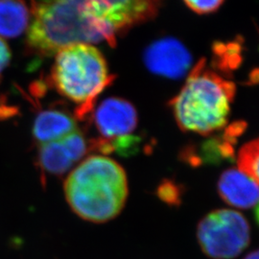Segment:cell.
Returning a JSON list of instances; mask_svg holds the SVG:
<instances>
[{
	"instance_id": "cell-1",
	"label": "cell",
	"mask_w": 259,
	"mask_h": 259,
	"mask_svg": "<svg viewBox=\"0 0 259 259\" xmlns=\"http://www.w3.org/2000/svg\"><path fill=\"white\" fill-rule=\"evenodd\" d=\"M65 194L71 209L83 220L109 222L119 215L127 202L126 172L111 157L90 156L65 180Z\"/></svg>"
},
{
	"instance_id": "cell-2",
	"label": "cell",
	"mask_w": 259,
	"mask_h": 259,
	"mask_svg": "<svg viewBox=\"0 0 259 259\" xmlns=\"http://www.w3.org/2000/svg\"><path fill=\"white\" fill-rule=\"evenodd\" d=\"M113 45L115 37L83 13L80 0H58L33 7L26 44L35 55H56L66 47L101 41Z\"/></svg>"
},
{
	"instance_id": "cell-3",
	"label": "cell",
	"mask_w": 259,
	"mask_h": 259,
	"mask_svg": "<svg viewBox=\"0 0 259 259\" xmlns=\"http://www.w3.org/2000/svg\"><path fill=\"white\" fill-rule=\"evenodd\" d=\"M235 84L199 64L171 102L175 119L185 132L202 136L223 129L228 123Z\"/></svg>"
},
{
	"instance_id": "cell-4",
	"label": "cell",
	"mask_w": 259,
	"mask_h": 259,
	"mask_svg": "<svg viewBox=\"0 0 259 259\" xmlns=\"http://www.w3.org/2000/svg\"><path fill=\"white\" fill-rule=\"evenodd\" d=\"M111 79L105 57L93 45H75L56 54L52 83L61 95L80 105L79 118L91 112L96 96Z\"/></svg>"
},
{
	"instance_id": "cell-5",
	"label": "cell",
	"mask_w": 259,
	"mask_h": 259,
	"mask_svg": "<svg viewBox=\"0 0 259 259\" xmlns=\"http://www.w3.org/2000/svg\"><path fill=\"white\" fill-rule=\"evenodd\" d=\"M197 237L201 249L208 257L232 259L249 246L250 225L241 213L217 209L200 221Z\"/></svg>"
},
{
	"instance_id": "cell-6",
	"label": "cell",
	"mask_w": 259,
	"mask_h": 259,
	"mask_svg": "<svg viewBox=\"0 0 259 259\" xmlns=\"http://www.w3.org/2000/svg\"><path fill=\"white\" fill-rule=\"evenodd\" d=\"M162 0H80L83 13L111 36L157 15Z\"/></svg>"
},
{
	"instance_id": "cell-7",
	"label": "cell",
	"mask_w": 259,
	"mask_h": 259,
	"mask_svg": "<svg viewBox=\"0 0 259 259\" xmlns=\"http://www.w3.org/2000/svg\"><path fill=\"white\" fill-rule=\"evenodd\" d=\"M93 121L100 139L111 143L131 137L138 127V112L127 100L111 97L97 107Z\"/></svg>"
},
{
	"instance_id": "cell-8",
	"label": "cell",
	"mask_w": 259,
	"mask_h": 259,
	"mask_svg": "<svg viewBox=\"0 0 259 259\" xmlns=\"http://www.w3.org/2000/svg\"><path fill=\"white\" fill-rule=\"evenodd\" d=\"M144 63L155 74L179 79L190 69L192 57L180 40L174 37H164L154 41L146 48Z\"/></svg>"
},
{
	"instance_id": "cell-9",
	"label": "cell",
	"mask_w": 259,
	"mask_h": 259,
	"mask_svg": "<svg viewBox=\"0 0 259 259\" xmlns=\"http://www.w3.org/2000/svg\"><path fill=\"white\" fill-rule=\"evenodd\" d=\"M217 188L220 197L227 204L241 209L257 207L258 184L236 168L223 172Z\"/></svg>"
},
{
	"instance_id": "cell-10",
	"label": "cell",
	"mask_w": 259,
	"mask_h": 259,
	"mask_svg": "<svg viewBox=\"0 0 259 259\" xmlns=\"http://www.w3.org/2000/svg\"><path fill=\"white\" fill-rule=\"evenodd\" d=\"M77 130L73 116L62 110L40 111L33 124L32 134L38 144L55 141Z\"/></svg>"
},
{
	"instance_id": "cell-11",
	"label": "cell",
	"mask_w": 259,
	"mask_h": 259,
	"mask_svg": "<svg viewBox=\"0 0 259 259\" xmlns=\"http://www.w3.org/2000/svg\"><path fill=\"white\" fill-rule=\"evenodd\" d=\"M31 15L25 0H0V38L22 35L30 24Z\"/></svg>"
},
{
	"instance_id": "cell-12",
	"label": "cell",
	"mask_w": 259,
	"mask_h": 259,
	"mask_svg": "<svg viewBox=\"0 0 259 259\" xmlns=\"http://www.w3.org/2000/svg\"><path fill=\"white\" fill-rule=\"evenodd\" d=\"M37 166L44 174L61 176L76 163L62 139L39 144Z\"/></svg>"
},
{
	"instance_id": "cell-13",
	"label": "cell",
	"mask_w": 259,
	"mask_h": 259,
	"mask_svg": "<svg viewBox=\"0 0 259 259\" xmlns=\"http://www.w3.org/2000/svg\"><path fill=\"white\" fill-rule=\"evenodd\" d=\"M258 139L246 143L238 152V170L258 184Z\"/></svg>"
},
{
	"instance_id": "cell-14",
	"label": "cell",
	"mask_w": 259,
	"mask_h": 259,
	"mask_svg": "<svg viewBox=\"0 0 259 259\" xmlns=\"http://www.w3.org/2000/svg\"><path fill=\"white\" fill-rule=\"evenodd\" d=\"M159 199L171 205H177L182 201V189L172 181H163L157 188Z\"/></svg>"
},
{
	"instance_id": "cell-15",
	"label": "cell",
	"mask_w": 259,
	"mask_h": 259,
	"mask_svg": "<svg viewBox=\"0 0 259 259\" xmlns=\"http://www.w3.org/2000/svg\"><path fill=\"white\" fill-rule=\"evenodd\" d=\"M186 6L199 15L210 14L219 9L225 0H184Z\"/></svg>"
},
{
	"instance_id": "cell-16",
	"label": "cell",
	"mask_w": 259,
	"mask_h": 259,
	"mask_svg": "<svg viewBox=\"0 0 259 259\" xmlns=\"http://www.w3.org/2000/svg\"><path fill=\"white\" fill-rule=\"evenodd\" d=\"M11 61V51L7 44L0 38V81L4 69L9 65Z\"/></svg>"
},
{
	"instance_id": "cell-17",
	"label": "cell",
	"mask_w": 259,
	"mask_h": 259,
	"mask_svg": "<svg viewBox=\"0 0 259 259\" xmlns=\"http://www.w3.org/2000/svg\"><path fill=\"white\" fill-rule=\"evenodd\" d=\"M54 1H58V0H31L32 2V7H35L37 5H41V4H47V3H51Z\"/></svg>"
},
{
	"instance_id": "cell-18",
	"label": "cell",
	"mask_w": 259,
	"mask_h": 259,
	"mask_svg": "<svg viewBox=\"0 0 259 259\" xmlns=\"http://www.w3.org/2000/svg\"><path fill=\"white\" fill-rule=\"evenodd\" d=\"M258 250H254V251L249 253L244 259H258Z\"/></svg>"
}]
</instances>
